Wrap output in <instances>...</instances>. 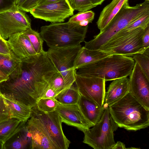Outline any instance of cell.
<instances>
[{"label":"cell","mask_w":149,"mask_h":149,"mask_svg":"<svg viewBox=\"0 0 149 149\" xmlns=\"http://www.w3.org/2000/svg\"><path fill=\"white\" fill-rule=\"evenodd\" d=\"M57 72L47 56L37 54L23 60L20 74L0 83V91L32 108L44 95Z\"/></svg>","instance_id":"1"},{"label":"cell","mask_w":149,"mask_h":149,"mask_svg":"<svg viewBox=\"0 0 149 149\" xmlns=\"http://www.w3.org/2000/svg\"><path fill=\"white\" fill-rule=\"evenodd\" d=\"M111 116L118 127L136 131L149 125V110L130 93L109 107Z\"/></svg>","instance_id":"2"},{"label":"cell","mask_w":149,"mask_h":149,"mask_svg":"<svg viewBox=\"0 0 149 149\" xmlns=\"http://www.w3.org/2000/svg\"><path fill=\"white\" fill-rule=\"evenodd\" d=\"M135 62L131 57L111 55L85 65L76 70L77 74L113 80L130 75Z\"/></svg>","instance_id":"3"},{"label":"cell","mask_w":149,"mask_h":149,"mask_svg":"<svg viewBox=\"0 0 149 149\" xmlns=\"http://www.w3.org/2000/svg\"><path fill=\"white\" fill-rule=\"evenodd\" d=\"M148 12L149 1L145 0L134 6H130L128 2L126 3L104 30L94 36L93 39L84 41V47L91 50H99L129 24Z\"/></svg>","instance_id":"4"},{"label":"cell","mask_w":149,"mask_h":149,"mask_svg":"<svg viewBox=\"0 0 149 149\" xmlns=\"http://www.w3.org/2000/svg\"><path fill=\"white\" fill-rule=\"evenodd\" d=\"M88 28V25L68 22L52 23L41 27L40 33L49 48L66 47L84 42Z\"/></svg>","instance_id":"5"},{"label":"cell","mask_w":149,"mask_h":149,"mask_svg":"<svg viewBox=\"0 0 149 149\" xmlns=\"http://www.w3.org/2000/svg\"><path fill=\"white\" fill-rule=\"evenodd\" d=\"M104 108L100 119L93 127L82 131L83 143L94 149H112L116 143L114 132L118 127L111 116L109 107Z\"/></svg>","instance_id":"6"},{"label":"cell","mask_w":149,"mask_h":149,"mask_svg":"<svg viewBox=\"0 0 149 149\" xmlns=\"http://www.w3.org/2000/svg\"><path fill=\"white\" fill-rule=\"evenodd\" d=\"M81 47L80 45L66 47L49 48L46 52L48 57L70 86L75 81L76 70L74 68V64Z\"/></svg>","instance_id":"7"},{"label":"cell","mask_w":149,"mask_h":149,"mask_svg":"<svg viewBox=\"0 0 149 149\" xmlns=\"http://www.w3.org/2000/svg\"><path fill=\"white\" fill-rule=\"evenodd\" d=\"M145 29L139 27L130 31L123 37L116 39L105 48L99 50L110 55L129 57L143 53L146 50L143 46L142 41Z\"/></svg>","instance_id":"8"},{"label":"cell","mask_w":149,"mask_h":149,"mask_svg":"<svg viewBox=\"0 0 149 149\" xmlns=\"http://www.w3.org/2000/svg\"><path fill=\"white\" fill-rule=\"evenodd\" d=\"M31 117L40 120L58 149L68 148L71 142L64 134L61 118L55 111L44 113L38 109L36 105L31 108Z\"/></svg>","instance_id":"9"},{"label":"cell","mask_w":149,"mask_h":149,"mask_svg":"<svg viewBox=\"0 0 149 149\" xmlns=\"http://www.w3.org/2000/svg\"><path fill=\"white\" fill-rule=\"evenodd\" d=\"M31 20L25 12L16 6L0 13V35L6 40L31 27Z\"/></svg>","instance_id":"10"},{"label":"cell","mask_w":149,"mask_h":149,"mask_svg":"<svg viewBox=\"0 0 149 149\" xmlns=\"http://www.w3.org/2000/svg\"><path fill=\"white\" fill-rule=\"evenodd\" d=\"M74 11L68 0H61L36 6L29 12L35 18L56 23L64 22L66 19L73 15Z\"/></svg>","instance_id":"11"},{"label":"cell","mask_w":149,"mask_h":149,"mask_svg":"<svg viewBox=\"0 0 149 149\" xmlns=\"http://www.w3.org/2000/svg\"><path fill=\"white\" fill-rule=\"evenodd\" d=\"M105 80L76 73L75 83L80 95L100 106L103 105L105 91Z\"/></svg>","instance_id":"12"},{"label":"cell","mask_w":149,"mask_h":149,"mask_svg":"<svg viewBox=\"0 0 149 149\" xmlns=\"http://www.w3.org/2000/svg\"><path fill=\"white\" fill-rule=\"evenodd\" d=\"M129 76L130 93L149 110V79L135 62Z\"/></svg>","instance_id":"13"},{"label":"cell","mask_w":149,"mask_h":149,"mask_svg":"<svg viewBox=\"0 0 149 149\" xmlns=\"http://www.w3.org/2000/svg\"><path fill=\"white\" fill-rule=\"evenodd\" d=\"M26 124L31 135V149H58L39 119L31 117Z\"/></svg>","instance_id":"14"},{"label":"cell","mask_w":149,"mask_h":149,"mask_svg":"<svg viewBox=\"0 0 149 149\" xmlns=\"http://www.w3.org/2000/svg\"><path fill=\"white\" fill-rule=\"evenodd\" d=\"M55 111L60 117L62 121L82 131L91 127L85 119L77 104L64 105L58 103Z\"/></svg>","instance_id":"15"},{"label":"cell","mask_w":149,"mask_h":149,"mask_svg":"<svg viewBox=\"0 0 149 149\" xmlns=\"http://www.w3.org/2000/svg\"><path fill=\"white\" fill-rule=\"evenodd\" d=\"M7 42L12 52L22 60L38 54L23 32L11 36Z\"/></svg>","instance_id":"16"},{"label":"cell","mask_w":149,"mask_h":149,"mask_svg":"<svg viewBox=\"0 0 149 149\" xmlns=\"http://www.w3.org/2000/svg\"><path fill=\"white\" fill-rule=\"evenodd\" d=\"M130 93L129 79L121 78L113 80L104 95L103 106L109 107Z\"/></svg>","instance_id":"17"},{"label":"cell","mask_w":149,"mask_h":149,"mask_svg":"<svg viewBox=\"0 0 149 149\" xmlns=\"http://www.w3.org/2000/svg\"><path fill=\"white\" fill-rule=\"evenodd\" d=\"M78 105L83 116L91 127L100 120L104 108L80 95Z\"/></svg>","instance_id":"18"},{"label":"cell","mask_w":149,"mask_h":149,"mask_svg":"<svg viewBox=\"0 0 149 149\" xmlns=\"http://www.w3.org/2000/svg\"><path fill=\"white\" fill-rule=\"evenodd\" d=\"M2 96L9 111L10 118L26 122L31 117V107L12 97L3 94Z\"/></svg>","instance_id":"19"},{"label":"cell","mask_w":149,"mask_h":149,"mask_svg":"<svg viewBox=\"0 0 149 149\" xmlns=\"http://www.w3.org/2000/svg\"><path fill=\"white\" fill-rule=\"evenodd\" d=\"M22 60L13 52L10 55L0 54V70L11 79L21 74Z\"/></svg>","instance_id":"20"},{"label":"cell","mask_w":149,"mask_h":149,"mask_svg":"<svg viewBox=\"0 0 149 149\" xmlns=\"http://www.w3.org/2000/svg\"><path fill=\"white\" fill-rule=\"evenodd\" d=\"M26 123L5 143L3 149H31V135Z\"/></svg>","instance_id":"21"},{"label":"cell","mask_w":149,"mask_h":149,"mask_svg":"<svg viewBox=\"0 0 149 149\" xmlns=\"http://www.w3.org/2000/svg\"><path fill=\"white\" fill-rule=\"evenodd\" d=\"M129 0H112L101 12L96 22L98 29L101 31L108 25L117 15L124 5Z\"/></svg>","instance_id":"22"},{"label":"cell","mask_w":149,"mask_h":149,"mask_svg":"<svg viewBox=\"0 0 149 149\" xmlns=\"http://www.w3.org/2000/svg\"><path fill=\"white\" fill-rule=\"evenodd\" d=\"M110 55L99 50H91L84 46L81 47L75 59L74 68L77 70L85 65Z\"/></svg>","instance_id":"23"},{"label":"cell","mask_w":149,"mask_h":149,"mask_svg":"<svg viewBox=\"0 0 149 149\" xmlns=\"http://www.w3.org/2000/svg\"><path fill=\"white\" fill-rule=\"evenodd\" d=\"M26 123L13 118L0 123V141L4 144L19 131Z\"/></svg>","instance_id":"24"},{"label":"cell","mask_w":149,"mask_h":149,"mask_svg":"<svg viewBox=\"0 0 149 149\" xmlns=\"http://www.w3.org/2000/svg\"><path fill=\"white\" fill-rule=\"evenodd\" d=\"M80 96L77 88L72 85L69 88L58 93L54 99L62 105L77 104Z\"/></svg>","instance_id":"25"},{"label":"cell","mask_w":149,"mask_h":149,"mask_svg":"<svg viewBox=\"0 0 149 149\" xmlns=\"http://www.w3.org/2000/svg\"><path fill=\"white\" fill-rule=\"evenodd\" d=\"M27 37L34 50L37 54H40L45 51L43 49L44 40L40 33L29 28L23 32Z\"/></svg>","instance_id":"26"},{"label":"cell","mask_w":149,"mask_h":149,"mask_svg":"<svg viewBox=\"0 0 149 149\" xmlns=\"http://www.w3.org/2000/svg\"><path fill=\"white\" fill-rule=\"evenodd\" d=\"M95 15V13L91 10L79 12L70 17L68 22L79 24L82 26H88L94 19Z\"/></svg>","instance_id":"27"},{"label":"cell","mask_w":149,"mask_h":149,"mask_svg":"<svg viewBox=\"0 0 149 149\" xmlns=\"http://www.w3.org/2000/svg\"><path fill=\"white\" fill-rule=\"evenodd\" d=\"M132 57L135 62L149 79V48L143 53L135 54Z\"/></svg>","instance_id":"28"},{"label":"cell","mask_w":149,"mask_h":149,"mask_svg":"<svg viewBox=\"0 0 149 149\" xmlns=\"http://www.w3.org/2000/svg\"><path fill=\"white\" fill-rule=\"evenodd\" d=\"M149 26V12H148L130 23L117 33L128 32L139 27L145 29Z\"/></svg>","instance_id":"29"},{"label":"cell","mask_w":149,"mask_h":149,"mask_svg":"<svg viewBox=\"0 0 149 149\" xmlns=\"http://www.w3.org/2000/svg\"><path fill=\"white\" fill-rule=\"evenodd\" d=\"M49 86L54 89L57 94L71 87L66 83L62 76L58 71L53 76L49 83Z\"/></svg>","instance_id":"30"},{"label":"cell","mask_w":149,"mask_h":149,"mask_svg":"<svg viewBox=\"0 0 149 149\" xmlns=\"http://www.w3.org/2000/svg\"><path fill=\"white\" fill-rule=\"evenodd\" d=\"M58 104L54 99L41 98L38 100L36 106L40 110L48 113L55 111Z\"/></svg>","instance_id":"31"},{"label":"cell","mask_w":149,"mask_h":149,"mask_svg":"<svg viewBox=\"0 0 149 149\" xmlns=\"http://www.w3.org/2000/svg\"><path fill=\"white\" fill-rule=\"evenodd\" d=\"M70 5L74 10L84 12L89 10L96 6L90 0H68Z\"/></svg>","instance_id":"32"},{"label":"cell","mask_w":149,"mask_h":149,"mask_svg":"<svg viewBox=\"0 0 149 149\" xmlns=\"http://www.w3.org/2000/svg\"><path fill=\"white\" fill-rule=\"evenodd\" d=\"M0 91V123L10 119L9 109Z\"/></svg>","instance_id":"33"},{"label":"cell","mask_w":149,"mask_h":149,"mask_svg":"<svg viewBox=\"0 0 149 149\" xmlns=\"http://www.w3.org/2000/svg\"><path fill=\"white\" fill-rule=\"evenodd\" d=\"M38 0H26L18 8L25 12H29L36 6Z\"/></svg>","instance_id":"34"},{"label":"cell","mask_w":149,"mask_h":149,"mask_svg":"<svg viewBox=\"0 0 149 149\" xmlns=\"http://www.w3.org/2000/svg\"><path fill=\"white\" fill-rule=\"evenodd\" d=\"M12 53L8 45L7 41L0 35V54L10 55Z\"/></svg>","instance_id":"35"},{"label":"cell","mask_w":149,"mask_h":149,"mask_svg":"<svg viewBox=\"0 0 149 149\" xmlns=\"http://www.w3.org/2000/svg\"><path fill=\"white\" fill-rule=\"evenodd\" d=\"M16 1V0H0V13L15 6Z\"/></svg>","instance_id":"36"},{"label":"cell","mask_w":149,"mask_h":149,"mask_svg":"<svg viewBox=\"0 0 149 149\" xmlns=\"http://www.w3.org/2000/svg\"><path fill=\"white\" fill-rule=\"evenodd\" d=\"M143 46L145 49L149 48V26L145 29L142 37Z\"/></svg>","instance_id":"37"},{"label":"cell","mask_w":149,"mask_h":149,"mask_svg":"<svg viewBox=\"0 0 149 149\" xmlns=\"http://www.w3.org/2000/svg\"><path fill=\"white\" fill-rule=\"evenodd\" d=\"M57 95V94L55 91L49 86L41 98L54 99Z\"/></svg>","instance_id":"38"},{"label":"cell","mask_w":149,"mask_h":149,"mask_svg":"<svg viewBox=\"0 0 149 149\" xmlns=\"http://www.w3.org/2000/svg\"><path fill=\"white\" fill-rule=\"evenodd\" d=\"M60 0H38L36 6L53 3Z\"/></svg>","instance_id":"39"},{"label":"cell","mask_w":149,"mask_h":149,"mask_svg":"<svg viewBox=\"0 0 149 149\" xmlns=\"http://www.w3.org/2000/svg\"><path fill=\"white\" fill-rule=\"evenodd\" d=\"M125 145L120 141H118L112 148V149H126Z\"/></svg>","instance_id":"40"},{"label":"cell","mask_w":149,"mask_h":149,"mask_svg":"<svg viewBox=\"0 0 149 149\" xmlns=\"http://www.w3.org/2000/svg\"><path fill=\"white\" fill-rule=\"evenodd\" d=\"M8 79V77L0 70V83L5 81Z\"/></svg>","instance_id":"41"},{"label":"cell","mask_w":149,"mask_h":149,"mask_svg":"<svg viewBox=\"0 0 149 149\" xmlns=\"http://www.w3.org/2000/svg\"><path fill=\"white\" fill-rule=\"evenodd\" d=\"M91 3L94 6H96L101 5L105 0H90Z\"/></svg>","instance_id":"42"},{"label":"cell","mask_w":149,"mask_h":149,"mask_svg":"<svg viewBox=\"0 0 149 149\" xmlns=\"http://www.w3.org/2000/svg\"><path fill=\"white\" fill-rule=\"evenodd\" d=\"M26 0H16L15 5L17 8L26 1Z\"/></svg>","instance_id":"43"},{"label":"cell","mask_w":149,"mask_h":149,"mask_svg":"<svg viewBox=\"0 0 149 149\" xmlns=\"http://www.w3.org/2000/svg\"><path fill=\"white\" fill-rule=\"evenodd\" d=\"M4 143L0 141V149H3Z\"/></svg>","instance_id":"44"},{"label":"cell","mask_w":149,"mask_h":149,"mask_svg":"<svg viewBox=\"0 0 149 149\" xmlns=\"http://www.w3.org/2000/svg\"><path fill=\"white\" fill-rule=\"evenodd\" d=\"M145 0L149 1V0Z\"/></svg>","instance_id":"45"},{"label":"cell","mask_w":149,"mask_h":149,"mask_svg":"<svg viewBox=\"0 0 149 149\" xmlns=\"http://www.w3.org/2000/svg\"></svg>","instance_id":"46"}]
</instances>
